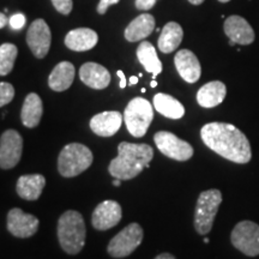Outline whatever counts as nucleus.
<instances>
[{
  "label": "nucleus",
  "mask_w": 259,
  "mask_h": 259,
  "mask_svg": "<svg viewBox=\"0 0 259 259\" xmlns=\"http://www.w3.org/2000/svg\"><path fill=\"white\" fill-rule=\"evenodd\" d=\"M46 185V179L41 174L22 176L17 181L18 196L25 200H37Z\"/></svg>",
  "instance_id": "nucleus-20"
},
{
  "label": "nucleus",
  "mask_w": 259,
  "mask_h": 259,
  "mask_svg": "<svg viewBox=\"0 0 259 259\" xmlns=\"http://www.w3.org/2000/svg\"><path fill=\"white\" fill-rule=\"evenodd\" d=\"M220 3H228V2H231V0H219Z\"/></svg>",
  "instance_id": "nucleus-40"
},
{
  "label": "nucleus",
  "mask_w": 259,
  "mask_h": 259,
  "mask_svg": "<svg viewBox=\"0 0 259 259\" xmlns=\"http://www.w3.org/2000/svg\"><path fill=\"white\" fill-rule=\"evenodd\" d=\"M15 89L10 83H0V107L8 105L14 100Z\"/></svg>",
  "instance_id": "nucleus-28"
},
{
  "label": "nucleus",
  "mask_w": 259,
  "mask_h": 259,
  "mask_svg": "<svg viewBox=\"0 0 259 259\" xmlns=\"http://www.w3.org/2000/svg\"><path fill=\"white\" fill-rule=\"evenodd\" d=\"M138 83V76H132L131 78H130V84H132V85H135V84Z\"/></svg>",
  "instance_id": "nucleus-36"
},
{
  "label": "nucleus",
  "mask_w": 259,
  "mask_h": 259,
  "mask_svg": "<svg viewBox=\"0 0 259 259\" xmlns=\"http://www.w3.org/2000/svg\"><path fill=\"white\" fill-rule=\"evenodd\" d=\"M122 120L124 118L119 112H102L93 116L90 120V128L100 137H111L121 127Z\"/></svg>",
  "instance_id": "nucleus-16"
},
{
  "label": "nucleus",
  "mask_w": 259,
  "mask_h": 259,
  "mask_svg": "<svg viewBox=\"0 0 259 259\" xmlns=\"http://www.w3.org/2000/svg\"><path fill=\"white\" fill-rule=\"evenodd\" d=\"M85 223L78 211L69 210L58 221V239L61 248L69 254H77L85 244Z\"/></svg>",
  "instance_id": "nucleus-3"
},
{
  "label": "nucleus",
  "mask_w": 259,
  "mask_h": 259,
  "mask_svg": "<svg viewBox=\"0 0 259 259\" xmlns=\"http://www.w3.org/2000/svg\"><path fill=\"white\" fill-rule=\"evenodd\" d=\"M73 79L74 66L69 61H61L54 67L48 77V85L54 92H65L70 88Z\"/></svg>",
  "instance_id": "nucleus-22"
},
{
  "label": "nucleus",
  "mask_w": 259,
  "mask_h": 259,
  "mask_svg": "<svg viewBox=\"0 0 259 259\" xmlns=\"http://www.w3.org/2000/svg\"><path fill=\"white\" fill-rule=\"evenodd\" d=\"M200 137L206 147L227 160L235 163H248L251 161L250 142L234 125L210 122L200 130Z\"/></svg>",
  "instance_id": "nucleus-1"
},
{
  "label": "nucleus",
  "mask_w": 259,
  "mask_h": 259,
  "mask_svg": "<svg viewBox=\"0 0 259 259\" xmlns=\"http://www.w3.org/2000/svg\"><path fill=\"white\" fill-rule=\"evenodd\" d=\"M122 211L120 204L115 200H105L96 206L93 212L92 223L97 231H107L121 221Z\"/></svg>",
  "instance_id": "nucleus-13"
},
{
  "label": "nucleus",
  "mask_w": 259,
  "mask_h": 259,
  "mask_svg": "<svg viewBox=\"0 0 259 259\" xmlns=\"http://www.w3.org/2000/svg\"><path fill=\"white\" fill-rule=\"evenodd\" d=\"M116 74H118V76L120 77V88H121V89L126 88V77H125L124 72H122V71L119 70L118 72H116Z\"/></svg>",
  "instance_id": "nucleus-33"
},
{
  "label": "nucleus",
  "mask_w": 259,
  "mask_h": 259,
  "mask_svg": "<svg viewBox=\"0 0 259 259\" xmlns=\"http://www.w3.org/2000/svg\"><path fill=\"white\" fill-rule=\"evenodd\" d=\"M93 160V153L88 147L79 143L67 144L58 157V170L65 178L77 177L92 166Z\"/></svg>",
  "instance_id": "nucleus-4"
},
{
  "label": "nucleus",
  "mask_w": 259,
  "mask_h": 259,
  "mask_svg": "<svg viewBox=\"0 0 259 259\" xmlns=\"http://www.w3.org/2000/svg\"><path fill=\"white\" fill-rule=\"evenodd\" d=\"M120 183H121L120 179H115L114 181H113V185H114V186H120Z\"/></svg>",
  "instance_id": "nucleus-38"
},
{
  "label": "nucleus",
  "mask_w": 259,
  "mask_h": 259,
  "mask_svg": "<svg viewBox=\"0 0 259 259\" xmlns=\"http://www.w3.org/2000/svg\"><path fill=\"white\" fill-rule=\"evenodd\" d=\"M231 240L236 250L255 257L259 254V226L252 221L239 222L233 229Z\"/></svg>",
  "instance_id": "nucleus-8"
},
{
  "label": "nucleus",
  "mask_w": 259,
  "mask_h": 259,
  "mask_svg": "<svg viewBox=\"0 0 259 259\" xmlns=\"http://www.w3.org/2000/svg\"><path fill=\"white\" fill-rule=\"evenodd\" d=\"M154 142L164 156L177 161H187L193 156V148L168 131H160L154 136Z\"/></svg>",
  "instance_id": "nucleus-9"
},
{
  "label": "nucleus",
  "mask_w": 259,
  "mask_h": 259,
  "mask_svg": "<svg viewBox=\"0 0 259 259\" xmlns=\"http://www.w3.org/2000/svg\"><path fill=\"white\" fill-rule=\"evenodd\" d=\"M225 32L227 36L231 40V46H234L235 44L238 45H251L254 41V31L252 27L246 21L245 18L240 16H231L225 21L223 25Z\"/></svg>",
  "instance_id": "nucleus-14"
},
{
  "label": "nucleus",
  "mask_w": 259,
  "mask_h": 259,
  "mask_svg": "<svg viewBox=\"0 0 259 259\" xmlns=\"http://www.w3.org/2000/svg\"><path fill=\"white\" fill-rule=\"evenodd\" d=\"M204 242H205V244H208V242H209V239H208V238L204 239Z\"/></svg>",
  "instance_id": "nucleus-41"
},
{
  "label": "nucleus",
  "mask_w": 259,
  "mask_h": 259,
  "mask_svg": "<svg viewBox=\"0 0 259 259\" xmlns=\"http://www.w3.org/2000/svg\"><path fill=\"white\" fill-rule=\"evenodd\" d=\"M154 119L153 106L143 97H136L128 102L124 112V121L127 131L134 137H143Z\"/></svg>",
  "instance_id": "nucleus-5"
},
{
  "label": "nucleus",
  "mask_w": 259,
  "mask_h": 259,
  "mask_svg": "<svg viewBox=\"0 0 259 259\" xmlns=\"http://www.w3.org/2000/svg\"><path fill=\"white\" fill-rule=\"evenodd\" d=\"M155 259H176V257L170 253H161V254H158Z\"/></svg>",
  "instance_id": "nucleus-35"
},
{
  "label": "nucleus",
  "mask_w": 259,
  "mask_h": 259,
  "mask_svg": "<svg viewBox=\"0 0 259 259\" xmlns=\"http://www.w3.org/2000/svg\"><path fill=\"white\" fill-rule=\"evenodd\" d=\"M119 2H120V0H100L99 5H97V12H99L100 15H105L109 6L118 4Z\"/></svg>",
  "instance_id": "nucleus-31"
},
{
  "label": "nucleus",
  "mask_w": 259,
  "mask_h": 259,
  "mask_svg": "<svg viewBox=\"0 0 259 259\" xmlns=\"http://www.w3.org/2000/svg\"><path fill=\"white\" fill-rule=\"evenodd\" d=\"M189 2L193 5H200V4H203L204 0H189Z\"/></svg>",
  "instance_id": "nucleus-37"
},
{
  "label": "nucleus",
  "mask_w": 259,
  "mask_h": 259,
  "mask_svg": "<svg viewBox=\"0 0 259 259\" xmlns=\"http://www.w3.org/2000/svg\"><path fill=\"white\" fill-rule=\"evenodd\" d=\"M8 229L16 238H30L37 232L38 220L34 215L15 208L8 213Z\"/></svg>",
  "instance_id": "nucleus-12"
},
{
  "label": "nucleus",
  "mask_w": 259,
  "mask_h": 259,
  "mask_svg": "<svg viewBox=\"0 0 259 259\" xmlns=\"http://www.w3.org/2000/svg\"><path fill=\"white\" fill-rule=\"evenodd\" d=\"M52 34L45 19H35L30 24L27 32V44L31 53L38 59H42L48 54L51 48Z\"/></svg>",
  "instance_id": "nucleus-11"
},
{
  "label": "nucleus",
  "mask_w": 259,
  "mask_h": 259,
  "mask_svg": "<svg viewBox=\"0 0 259 259\" xmlns=\"http://www.w3.org/2000/svg\"><path fill=\"white\" fill-rule=\"evenodd\" d=\"M157 85V82L156 80H153V82H151V88H155V87Z\"/></svg>",
  "instance_id": "nucleus-39"
},
{
  "label": "nucleus",
  "mask_w": 259,
  "mask_h": 259,
  "mask_svg": "<svg viewBox=\"0 0 259 259\" xmlns=\"http://www.w3.org/2000/svg\"><path fill=\"white\" fill-rule=\"evenodd\" d=\"M222 203V193L219 190H208L199 194L194 210V228L199 234L210 233L213 220Z\"/></svg>",
  "instance_id": "nucleus-6"
},
{
  "label": "nucleus",
  "mask_w": 259,
  "mask_h": 259,
  "mask_svg": "<svg viewBox=\"0 0 259 259\" xmlns=\"http://www.w3.org/2000/svg\"><path fill=\"white\" fill-rule=\"evenodd\" d=\"M174 64L180 77L187 83H196L200 78L202 67L193 52L181 50L174 57Z\"/></svg>",
  "instance_id": "nucleus-15"
},
{
  "label": "nucleus",
  "mask_w": 259,
  "mask_h": 259,
  "mask_svg": "<svg viewBox=\"0 0 259 259\" xmlns=\"http://www.w3.org/2000/svg\"><path fill=\"white\" fill-rule=\"evenodd\" d=\"M52 4L61 15H69L72 10V0H52Z\"/></svg>",
  "instance_id": "nucleus-29"
},
{
  "label": "nucleus",
  "mask_w": 259,
  "mask_h": 259,
  "mask_svg": "<svg viewBox=\"0 0 259 259\" xmlns=\"http://www.w3.org/2000/svg\"><path fill=\"white\" fill-rule=\"evenodd\" d=\"M137 58L147 72L153 74L154 79L162 72V63L158 59L156 50L150 42L143 41L139 45L137 48Z\"/></svg>",
  "instance_id": "nucleus-25"
},
{
  "label": "nucleus",
  "mask_w": 259,
  "mask_h": 259,
  "mask_svg": "<svg viewBox=\"0 0 259 259\" xmlns=\"http://www.w3.org/2000/svg\"><path fill=\"white\" fill-rule=\"evenodd\" d=\"M80 80L90 88L101 90L111 83V73L102 65L96 63H85L79 70Z\"/></svg>",
  "instance_id": "nucleus-17"
},
{
  "label": "nucleus",
  "mask_w": 259,
  "mask_h": 259,
  "mask_svg": "<svg viewBox=\"0 0 259 259\" xmlns=\"http://www.w3.org/2000/svg\"><path fill=\"white\" fill-rule=\"evenodd\" d=\"M157 0H136V8L138 10H150L154 8Z\"/></svg>",
  "instance_id": "nucleus-32"
},
{
  "label": "nucleus",
  "mask_w": 259,
  "mask_h": 259,
  "mask_svg": "<svg viewBox=\"0 0 259 259\" xmlns=\"http://www.w3.org/2000/svg\"><path fill=\"white\" fill-rule=\"evenodd\" d=\"M184 37V31L180 24L177 22H168L162 29L160 37H158L157 46L162 53H171L180 46Z\"/></svg>",
  "instance_id": "nucleus-24"
},
{
  "label": "nucleus",
  "mask_w": 259,
  "mask_h": 259,
  "mask_svg": "<svg viewBox=\"0 0 259 259\" xmlns=\"http://www.w3.org/2000/svg\"><path fill=\"white\" fill-rule=\"evenodd\" d=\"M6 24H8V18L3 12H0V29L4 28Z\"/></svg>",
  "instance_id": "nucleus-34"
},
{
  "label": "nucleus",
  "mask_w": 259,
  "mask_h": 259,
  "mask_svg": "<svg viewBox=\"0 0 259 259\" xmlns=\"http://www.w3.org/2000/svg\"><path fill=\"white\" fill-rule=\"evenodd\" d=\"M143 235V228L138 223H131L112 239L107 251L113 258L127 257L141 245Z\"/></svg>",
  "instance_id": "nucleus-7"
},
{
  "label": "nucleus",
  "mask_w": 259,
  "mask_h": 259,
  "mask_svg": "<svg viewBox=\"0 0 259 259\" xmlns=\"http://www.w3.org/2000/svg\"><path fill=\"white\" fill-rule=\"evenodd\" d=\"M23 151V139L15 130H8L0 137V168L11 169L18 164Z\"/></svg>",
  "instance_id": "nucleus-10"
},
{
  "label": "nucleus",
  "mask_w": 259,
  "mask_h": 259,
  "mask_svg": "<svg viewBox=\"0 0 259 259\" xmlns=\"http://www.w3.org/2000/svg\"><path fill=\"white\" fill-rule=\"evenodd\" d=\"M18 50L14 44H4L0 46V76H6L14 69Z\"/></svg>",
  "instance_id": "nucleus-27"
},
{
  "label": "nucleus",
  "mask_w": 259,
  "mask_h": 259,
  "mask_svg": "<svg viewBox=\"0 0 259 259\" xmlns=\"http://www.w3.org/2000/svg\"><path fill=\"white\" fill-rule=\"evenodd\" d=\"M227 94L225 83L220 80H212L204 84L197 93V101L198 105L204 108H213L223 102Z\"/></svg>",
  "instance_id": "nucleus-19"
},
{
  "label": "nucleus",
  "mask_w": 259,
  "mask_h": 259,
  "mask_svg": "<svg viewBox=\"0 0 259 259\" xmlns=\"http://www.w3.org/2000/svg\"><path fill=\"white\" fill-rule=\"evenodd\" d=\"M25 22H27V18H25L23 14H16L9 19V23L11 25V28L16 29V30H19V29L23 28L25 25Z\"/></svg>",
  "instance_id": "nucleus-30"
},
{
  "label": "nucleus",
  "mask_w": 259,
  "mask_h": 259,
  "mask_svg": "<svg viewBox=\"0 0 259 259\" xmlns=\"http://www.w3.org/2000/svg\"><path fill=\"white\" fill-rule=\"evenodd\" d=\"M42 114H44V105L40 96L35 93H30L25 97L23 107H22L21 119L25 127L32 128L40 124Z\"/></svg>",
  "instance_id": "nucleus-23"
},
{
  "label": "nucleus",
  "mask_w": 259,
  "mask_h": 259,
  "mask_svg": "<svg viewBox=\"0 0 259 259\" xmlns=\"http://www.w3.org/2000/svg\"><path fill=\"white\" fill-rule=\"evenodd\" d=\"M118 156L109 163L108 170L115 179L131 180L149 168L154 157V150L148 144H135L121 142L118 145Z\"/></svg>",
  "instance_id": "nucleus-2"
},
{
  "label": "nucleus",
  "mask_w": 259,
  "mask_h": 259,
  "mask_svg": "<svg viewBox=\"0 0 259 259\" xmlns=\"http://www.w3.org/2000/svg\"><path fill=\"white\" fill-rule=\"evenodd\" d=\"M155 109L166 118L180 119L185 114V108L181 103L167 94H156L154 96Z\"/></svg>",
  "instance_id": "nucleus-26"
},
{
  "label": "nucleus",
  "mask_w": 259,
  "mask_h": 259,
  "mask_svg": "<svg viewBox=\"0 0 259 259\" xmlns=\"http://www.w3.org/2000/svg\"><path fill=\"white\" fill-rule=\"evenodd\" d=\"M155 29V18L150 14H142L136 17L125 29V38L130 42H137L148 37Z\"/></svg>",
  "instance_id": "nucleus-21"
},
{
  "label": "nucleus",
  "mask_w": 259,
  "mask_h": 259,
  "mask_svg": "<svg viewBox=\"0 0 259 259\" xmlns=\"http://www.w3.org/2000/svg\"><path fill=\"white\" fill-rule=\"evenodd\" d=\"M99 36L96 31L89 28L73 29L67 32L65 37V45L71 51L74 52H85L92 50L96 46Z\"/></svg>",
  "instance_id": "nucleus-18"
}]
</instances>
